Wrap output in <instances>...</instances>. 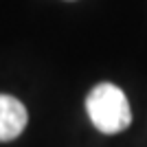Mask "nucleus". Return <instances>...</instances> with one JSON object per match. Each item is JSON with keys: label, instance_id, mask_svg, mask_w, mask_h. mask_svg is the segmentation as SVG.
<instances>
[{"label": "nucleus", "instance_id": "2", "mask_svg": "<svg viewBox=\"0 0 147 147\" xmlns=\"http://www.w3.org/2000/svg\"><path fill=\"white\" fill-rule=\"evenodd\" d=\"M26 108L16 97L0 94V143L18 138L26 127Z\"/></svg>", "mask_w": 147, "mask_h": 147}, {"label": "nucleus", "instance_id": "1", "mask_svg": "<svg viewBox=\"0 0 147 147\" xmlns=\"http://www.w3.org/2000/svg\"><path fill=\"white\" fill-rule=\"evenodd\" d=\"M86 110L92 125L101 134H119L129 127L132 110H129L127 97L114 84H97L86 97Z\"/></svg>", "mask_w": 147, "mask_h": 147}]
</instances>
